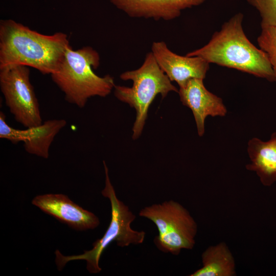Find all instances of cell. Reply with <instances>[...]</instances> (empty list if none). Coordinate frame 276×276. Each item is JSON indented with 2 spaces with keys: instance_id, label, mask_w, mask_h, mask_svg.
<instances>
[{
  "instance_id": "6da1fadb",
  "label": "cell",
  "mask_w": 276,
  "mask_h": 276,
  "mask_svg": "<svg viewBox=\"0 0 276 276\" xmlns=\"http://www.w3.org/2000/svg\"><path fill=\"white\" fill-rule=\"evenodd\" d=\"M70 45L65 33L47 35L12 19L0 21V67L21 65L52 75L58 69Z\"/></svg>"
},
{
  "instance_id": "7a4b0ae2",
  "label": "cell",
  "mask_w": 276,
  "mask_h": 276,
  "mask_svg": "<svg viewBox=\"0 0 276 276\" xmlns=\"http://www.w3.org/2000/svg\"><path fill=\"white\" fill-rule=\"evenodd\" d=\"M243 17L242 13L236 14L222 25L220 30L214 32L206 44L186 55L200 57L209 63L234 68L274 82L267 54L254 45L243 31Z\"/></svg>"
},
{
  "instance_id": "3957f363",
  "label": "cell",
  "mask_w": 276,
  "mask_h": 276,
  "mask_svg": "<svg viewBox=\"0 0 276 276\" xmlns=\"http://www.w3.org/2000/svg\"><path fill=\"white\" fill-rule=\"evenodd\" d=\"M100 60L99 53L91 47L77 50L68 47L58 69L51 75L67 102L83 108L90 98L105 97L110 94L116 85L113 77H100L93 71L99 66Z\"/></svg>"
},
{
  "instance_id": "277c9868",
  "label": "cell",
  "mask_w": 276,
  "mask_h": 276,
  "mask_svg": "<svg viewBox=\"0 0 276 276\" xmlns=\"http://www.w3.org/2000/svg\"><path fill=\"white\" fill-rule=\"evenodd\" d=\"M103 163L105 184L101 194L110 202L111 220L109 225L103 237L94 243L93 247L84 251L82 254L65 256L56 250L55 262L59 270H61L66 263L71 261L83 260L86 261L87 270L90 273H98L102 270L99 266L101 255L111 242H116L117 246L121 247H127L131 244L139 245L144 242L146 233L131 227V224L135 219L136 216L117 197L110 180L107 166L104 160Z\"/></svg>"
},
{
  "instance_id": "5b68a950",
  "label": "cell",
  "mask_w": 276,
  "mask_h": 276,
  "mask_svg": "<svg viewBox=\"0 0 276 276\" xmlns=\"http://www.w3.org/2000/svg\"><path fill=\"white\" fill-rule=\"evenodd\" d=\"M120 77L133 82L131 87L115 85L114 94L118 100L135 109L132 128V139L135 140L142 132L149 108L155 97L160 94L164 98L169 92L178 93V90L160 68L151 52L147 54L141 67L125 72Z\"/></svg>"
},
{
  "instance_id": "8992f818",
  "label": "cell",
  "mask_w": 276,
  "mask_h": 276,
  "mask_svg": "<svg viewBox=\"0 0 276 276\" xmlns=\"http://www.w3.org/2000/svg\"><path fill=\"white\" fill-rule=\"evenodd\" d=\"M139 215L156 225L158 234L153 243L160 251L177 256L182 249L194 248L197 224L180 203L169 200L153 204L142 209Z\"/></svg>"
},
{
  "instance_id": "52a82bcc",
  "label": "cell",
  "mask_w": 276,
  "mask_h": 276,
  "mask_svg": "<svg viewBox=\"0 0 276 276\" xmlns=\"http://www.w3.org/2000/svg\"><path fill=\"white\" fill-rule=\"evenodd\" d=\"M0 87L6 105L16 122L26 128L42 124L28 66L10 65L0 67Z\"/></svg>"
},
{
  "instance_id": "ba28073f",
  "label": "cell",
  "mask_w": 276,
  "mask_h": 276,
  "mask_svg": "<svg viewBox=\"0 0 276 276\" xmlns=\"http://www.w3.org/2000/svg\"><path fill=\"white\" fill-rule=\"evenodd\" d=\"M66 124V121L64 119H53L26 129H17L8 124L6 116L1 111L0 138L13 144L23 142L27 152L48 158L50 147L54 138Z\"/></svg>"
},
{
  "instance_id": "9c48e42d",
  "label": "cell",
  "mask_w": 276,
  "mask_h": 276,
  "mask_svg": "<svg viewBox=\"0 0 276 276\" xmlns=\"http://www.w3.org/2000/svg\"><path fill=\"white\" fill-rule=\"evenodd\" d=\"M151 52L162 70L179 88L184 87L191 79H204L209 69L210 63L203 58L177 55L163 41L153 42Z\"/></svg>"
},
{
  "instance_id": "30bf717a",
  "label": "cell",
  "mask_w": 276,
  "mask_h": 276,
  "mask_svg": "<svg viewBox=\"0 0 276 276\" xmlns=\"http://www.w3.org/2000/svg\"><path fill=\"white\" fill-rule=\"evenodd\" d=\"M203 81L202 79H191L178 92L182 104L193 112L200 136L204 134L207 117H224L227 113L222 99L209 91Z\"/></svg>"
},
{
  "instance_id": "8fae6325",
  "label": "cell",
  "mask_w": 276,
  "mask_h": 276,
  "mask_svg": "<svg viewBox=\"0 0 276 276\" xmlns=\"http://www.w3.org/2000/svg\"><path fill=\"white\" fill-rule=\"evenodd\" d=\"M32 203L44 213L77 230L93 229L100 224L98 217L60 194H48L34 197Z\"/></svg>"
},
{
  "instance_id": "7c38bea8",
  "label": "cell",
  "mask_w": 276,
  "mask_h": 276,
  "mask_svg": "<svg viewBox=\"0 0 276 276\" xmlns=\"http://www.w3.org/2000/svg\"><path fill=\"white\" fill-rule=\"evenodd\" d=\"M129 16L170 20L183 10L198 6L205 0H108Z\"/></svg>"
},
{
  "instance_id": "4fadbf2b",
  "label": "cell",
  "mask_w": 276,
  "mask_h": 276,
  "mask_svg": "<svg viewBox=\"0 0 276 276\" xmlns=\"http://www.w3.org/2000/svg\"><path fill=\"white\" fill-rule=\"evenodd\" d=\"M247 153L250 163L248 171L255 172L261 183L269 187L276 182V131L266 141L252 137L247 143Z\"/></svg>"
},
{
  "instance_id": "5bb4252c",
  "label": "cell",
  "mask_w": 276,
  "mask_h": 276,
  "mask_svg": "<svg viewBox=\"0 0 276 276\" xmlns=\"http://www.w3.org/2000/svg\"><path fill=\"white\" fill-rule=\"evenodd\" d=\"M202 266L190 276H234L236 264L233 255L224 242L209 246L202 254Z\"/></svg>"
},
{
  "instance_id": "9a60e30c",
  "label": "cell",
  "mask_w": 276,
  "mask_h": 276,
  "mask_svg": "<svg viewBox=\"0 0 276 276\" xmlns=\"http://www.w3.org/2000/svg\"><path fill=\"white\" fill-rule=\"evenodd\" d=\"M257 42L260 48L268 57L276 82V28L270 26L261 27Z\"/></svg>"
},
{
  "instance_id": "2e32d148",
  "label": "cell",
  "mask_w": 276,
  "mask_h": 276,
  "mask_svg": "<svg viewBox=\"0 0 276 276\" xmlns=\"http://www.w3.org/2000/svg\"><path fill=\"white\" fill-rule=\"evenodd\" d=\"M255 8L261 18V26L276 28V0H246Z\"/></svg>"
}]
</instances>
